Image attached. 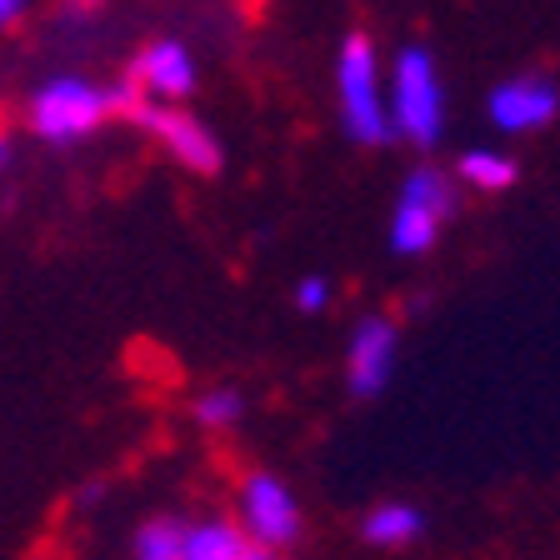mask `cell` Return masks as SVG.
<instances>
[{
	"instance_id": "obj_1",
	"label": "cell",
	"mask_w": 560,
	"mask_h": 560,
	"mask_svg": "<svg viewBox=\"0 0 560 560\" xmlns=\"http://www.w3.org/2000/svg\"><path fill=\"white\" fill-rule=\"evenodd\" d=\"M385 116H390V136L410 140L420 151H431L445 136V91L441 70L425 46H406L390 70H385Z\"/></svg>"
},
{
	"instance_id": "obj_2",
	"label": "cell",
	"mask_w": 560,
	"mask_h": 560,
	"mask_svg": "<svg viewBox=\"0 0 560 560\" xmlns=\"http://www.w3.org/2000/svg\"><path fill=\"white\" fill-rule=\"evenodd\" d=\"M336 95H340V126L361 145H390V116H385V70L375 56L371 35H346L336 56Z\"/></svg>"
},
{
	"instance_id": "obj_3",
	"label": "cell",
	"mask_w": 560,
	"mask_h": 560,
	"mask_svg": "<svg viewBox=\"0 0 560 560\" xmlns=\"http://www.w3.org/2000/svg\"><path fill=\"white\" fill-rule=\"evenodd\" d=\"M25 120L46 145H75V140L95 136L110 120V95H105V85L85 81V75H56L31 95Z\"/></svg>"
},
{
	"instance_id": "obj_4",
	"label": "cell",
	"mask_w": 560,
	"mask_h": 560,
	"mask_svg": "<svg viewBox=\"0 0 560 560\" xmlns=\"http://www.w3.org/2000/svg\"><path fill=\"white\" fill-rule=\"evenodd\" d=\"M451 215H455V180L441 165H416L400 180V200L390 210V250L396 256H425L441 241Z\"/></svg>"
},
{
	"instance_id": "obj_5",
	"label": "cell",
	"mask_w": 560,
	"mask_h": 560,
	"mask_svg": "<svg viewBox=\"0 0 560 560\" xmlns=\"http://www.w3.org/2000/svg\"><path fill=\"white\" fill-rule=\"evenodd\" d=\"M145 136L161 145L171 161H180L186 171L196 175H215L225 165V151H221V140L210 136L206 120H196L186 110V105H161V101H136L130 105V116Z\"/></svg>"
},
{
	"instance_id": "obj_6",
	"label": "cell",
	"mask_w": 560,
	"mask_h": 560,
	"mask_svg": "<svg viewBox=\"0 0 560 560\" xmlns=\"http://www.w3.org/2000/svg\"><path fill=\"white\" fill-rule=\"evenodd\" d=\"M241 536L260 550H280L301 536V505L266 470L245 476V486H241Z\"/></svg>"
},
{
	"instance_id": "obj_7",
	"label": "cell",
	"mask_w": 560,
	"mask_h": 560,
	"mask_svg": "<svg viewBox=\"0 0 560 560\" xmlns=\"http://www.w3.org/2000/svg\"><path fill=\"white\" fill-rule=\"evenodd\" d=\"M490 126L505 130V136H530V130H546L560 116V91L546 75H511L490 91L486 101Z\"/></svg>"
},
{
	"instance_id": "obj_8",
	"label": "cell",
	"mask_w": 560,
	"mask_h": 560,
	"mask_svg": "<svg viewBox=\"0 0 560 560\" xmlns=\"http://www.w3.org/2000/svg\"><path fill=\"white\" fill-rule=\"evenodd\" d=\"M396 350H400V330H396V320H385V315H365L361 326L350 330L346 381L361 400H371L385 390V381L396 371Z\"/></svg>"
},
{
	"instance_id": "obj_9",
	"label": "cell",
	"mask_w": 560,
	"mask_h": 560,
	"mask_svg": "<svg viewBox=\"0 0 560 560\" xmlns=\"http://www.w3.org/2000/svg\"><path fill=\"white\" fill-rule=\"evenodd\" d=\"M126 81L140 91V101L180 105L196 91V56H190L180 40H151V46L136 56Z\"/></svg>"
},
{
	"instance_id": "obj_10",
	"label": "cell",
	"mask_w": 560,
	"mask_h": 560,
	"mask_svg": "<svg viewBox=\"0 0 560 560\" xmlns=\"http://www.w3.org/2000/svg\"><path fill=\"white\" fill-rule=\"evenodd\" d=\"M250 540L241 536V525L231 521H200L186 525L180 536V560H241Z\"/></svg>"
},
{
	"instance_id": "obj_11",
	"label": "cell",
	"mask_w": 560,
	"mask_h": 560,
	"mask_svg": "<svg viewBox=\"0 0 560 560\" xmlns=\"http://www.w3.org/2000/svg\"><path fill=\"white\" fill-rule=\"evenodd\" d=\"M455 171H460V186L480 190V196H501L515 186V161L501 151H466Z\"/></svg>"
},
{
	"instance_id": "obj_12",
	"label": "cell",
	"mask_w": 560,
	"mask_h": 560,
	"mask_svg": "<svg viewBox=\"0 0 560 560\" xmlns=\"http://www.w3.org/2000/svg\"><path fill=\"white\" fill-rule=\"evenodd\" d=\"M361 536L371 540V546H410V540L420 536V511L416 505H400V501H390V505H375L371 515H365V525H361Z\"/></svg>"
},
{
	"instance_id": "obj_13",
	"label": "cell",
	"mask_w": 560,
	"mask_h": 560,
	"mask_svg": "<svg viewBox=\"0 0 560 560\" xmlns=\"http://www.w3.org/2000/svg\"><path fill=\"white\" fill-rule=\"evenodd\" d=\"M180 536H186V525L171 521V515H155V521L140 525L136 560H180Z\"/></svg>"
},
{
	"instance_id": "obj_14",
	"label": "cell",
	"mask_w": 560,
	"mask_h": 560,
	"mask_svg": "<svg viewBox=\"0 0 560 560\" xmlns=\"http://www.w3.org/2000/svg\"><path fill=\"white\" fill-rule=\"evenodd\" d=\"M241 416H245V400H241V390H231V385L206 390V396L196 400V420L206 431H231V425H241Z\"/></svg>"
},
{
	"instance_id": "obj_15",
	"label": "cell",
	"mask_w": 560,
	"mask_h": 560,
	"mask_svg": "<svg viewBox=\"0 0 560 560\" xmlns=\"http://www.w3.org/2000/svg\"><path fill=\"white\" fill-rule=\"evenodd\" d=\"M326 305H330V280L326 276H305L301 285H295V311L320 315Z\"/></svg>"
},
{
	"instance_id": "obj_16",
	"label": "cell",
	"mask_w": 560,
	"mask_h": 560,
	"mask_svg": "<svg viewBox=\"0 0 560 560\" xmlns=\"http://www.w3.org/2000/svg\"><path fill=\"white\" fill-rule=\"evenodd\" d=\"M101 5H105V0H60L56 11H60V21H66V25H85L95 11H101Z\"/></svg>"
},
{
	"instance_id": "obj_17",
	"label": "cell",
	"mask_w": 560,
	"mask_h": 560,
	"mask_svg": "<svg viewBox=\"0 0 560 560\" xmlns=\"http://www.w3.org/2000/svg\"><path fill=\"white\" fill-rule=\"evenodd\" d=\"M25 11H31V0H0V31L21 25V21H25Z\"/></svg>"
},
{
	"instance_id": "obj_18",
	"label": "cell",
	"mask_w": 560,
	"mask_h": 560,
	"mask_svg": "<svg viewBox=\"0 0 560 560\" xmlns=\"http://www.w3.org/2000/svg\"><path fill=\"white\" fill-rule=\"evenodd\" d=\"M11 171V130H0V175Z\"/></svg>"
},
{
	"instance_id": "obj_19",
	"label": "cell",
	"mask_w": 560,
	"mask_h": 560,
	"mask_svg": "<svg viewBox=\"0 0 560 560\" xmlns=\"http://www.w3.org/2000/svg\"><path fill=\"white\" fill-rule=\"evenodd\" d=\"M241 560H276V550H260V546H245Z\"/></svg>"
}]
</instances>
